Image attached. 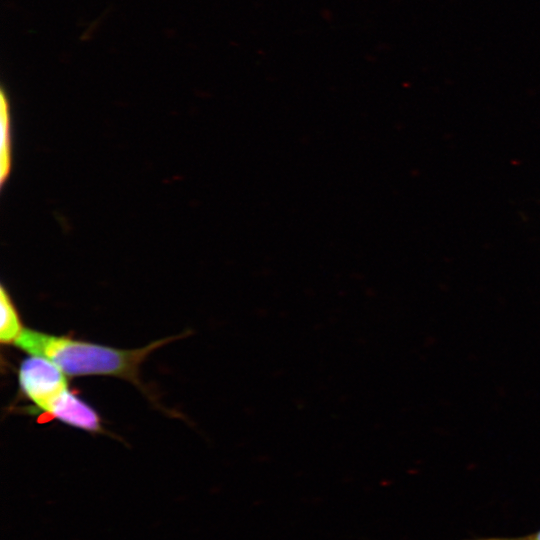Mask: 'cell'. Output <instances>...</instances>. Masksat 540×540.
I'll return each mask as SVG.
<instances>
[{
	"label": "cell",
	"instance_id": "277c9868",
	"mask_svg": "<svg viewBox=\"0 0 540 540\" xmlns=\"http://www.w3.org/2000/svg\"><path fill=\"white\" fill-rule=\"evenodd\" d=\"M0 302V341L2 344H14L25 328L23 327L14 303L4 286H1Z\"/></svg>",
	"mask_w": 540,
	"mask_h": 540
},
{
	"label": "cell",
	"instance_id": "5b68a950",
	"mask_svg": "<svg viewBox=\"0 0 540 540\" xmlns=\"http://www.w3.org/2000/svg\"><path fill=\"white\" fill-rule=\"evenodd\" d=\"M0 183L4 184L11 169V121L10 106L4 90L0 105Z\"/></svg>",
	"mask_w": 540,
	"mask_h": 540
},
{
	"label": "cell",
	"instance_id": "7a4b0ae2",
	"mask_svg": "<svg viewBox=\"0 0 540 540\" xmlns=\"http://www.w3.org/2000/svg\"><path fill=\"white\" fill-rule=\"evenodd\" d=\"M65 373L51 360L31 355L22 361L19 385L35 406L45 411L48 405L68 389Z\"/></svg>",
	"mask_w": 540,
	"mask_h": 540
},
{
	"label": "cell",
	"instance_id": "3957f363",
	"mask_svg": "<svg viewBox=\"0 0 540 540\" xmlns=\"http://www.w3.org/2000/svg\"><path fill=\"white\" fill-rule=\"evenodd\" d=\"M45 412L61 422L89 432L102 430L97 412L68 389L53 400Z\"/></svg>",
	"mask_w": 540,
	"mask_h": 540
},
{
	"label": "cell",
	"instance_id": "6da1fadb",
	"mask_svg": "<svg viewBox=\"0 0 540 540\" xmlns=\"http://www.w3.org/2000/svg\"><path fill=\"white\" fill-rule=\"evenodd\" d=\"M175 339L163 338L142 348L125 350L25 328L14 345L30 355L51 360L68 376H116L139 385L142 362L152 351Z\"/></svg>",
	"mask_w": 540,
	"mask_h": 540
},
{
	"label": "cell",
	"instance_id": "8992f818",
	"mask_svg": "<svg viewBox=\"0 0 540 540\" xmlns=\"http://www.w3.org/2000/svg\"><path fill=\"white\" fill-rule=\"evenodd\" d=\"M473 540H540V530L535 531L533 533L523 535V536H517V537H489V538H480V539H473Z\"/></svg>",
	"mask_w": 540,
	"mask_h": 540
}]
</instances>
